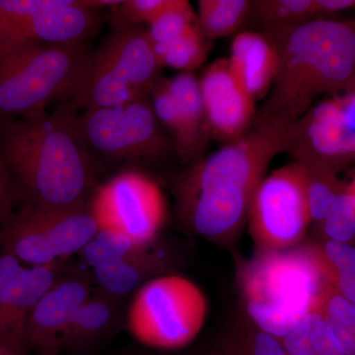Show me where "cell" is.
Instances as JSON below:
<instances>
[{
	"label": "cell",
	"instance_id": "1",
	"mask_svg": "<svg viewBox=\"0 0 355 355\" xmlns=\"http://www.w3.org/2000/svg\"><path fill=\"white\" fill-rule=\"evenodd\" d=\"M287 130L253 125L241 139L193 163L177 181L180 218L212 241L235 237L272 159L286 153Z\"/></svg>",
	"mask_w": 355,
	"mask_h": 355
},
{
	"label": "cell",
	"instance_id": "2",
	"mask_svg": "<svg viewBox=\"0 0 355 355\" xmlns=\"http://www.w3.org/2000/svg\"><path fill=\"white\" fill-rule=\"evenodd\" d=\"M76 116L62 105L53 113L0 125V156L26 203L76 209L90 202L98 188L94 158Z\"/></svg>",
	"mask_w": 355,
	"mask_h": 355
},
{
	"label": "cell",
	"instance_id": "3",
	"mask_svg": "<svg viewBox=\"0 0 355 355\" xmlns=\"http://www.w3.org/2000/svg\"><path fill=\"white\" fill-rule=\"evenodd\" d=\"M277 53L272 88L254 125L291 128L322 95L355 86V19L317 18L265 35Z\"/></svg>",
	"mask_w": 355,
	"mask_h": 355
},
{
	"label": "cell",
	"instance_id": "4",
	"mask_svg": "<svg viewBox=\"0 0 355 355\" xmlns=\"http://www.w3.org/2000/svg\"><path fill=\"white\" fill-rule=\"evenodd\" d=\"M238 286L249 321L282 338L311 313L322 310L331 286L321 243L258 251L243 261Z\"/></svg>",
	"mask_w": 355,
	"mask_h": 355
},
{
	"label": "cell",
	"instance_id": "5",
	"mask_svg": "<svg viewBox=\"0 0 355 355\" xmlns=\"http://www.w3.org/2000/svg\"><path fill=\"white\" fill-rule=\"evenodd\" d=\"M90 53L86 44H44L0 60V125L69 101Z\"/></svg>",
	"mask_w": 355,
	"mask_h": 355
},
{
	"label": "cell",
	"instance_id": "6",
	"mask_svg": "<svg viewBox=\"0 0 355 355\" xmlns=\"http://www.w3.org/2000/svg\"><path fill=\"white\" fill-rule=\"evenodd\" d=\"M161 69L146 31L119 28L90 53L80 83L64 105L78 114L135 101L149 95Z\"/></svg>",
	"mask_w": 355,
	"mask_h": 355
},
{
	"label": "cell",
	"instance_id": "7",
	"mask_svg": "<svg viewBox=\"0 0 355 355\" xmlns=\"http://www.w3.org/2000/svg\"><path fill=\"white\" fill-rule=\"evenodd\" d=\"M209 302L200 287L182 275H162L135 293L128 329L142 345L174 350L190 345L207 320Z\"/></svg>",
	"mask_w": 355,
	"mask_h": 355
},
{
	"label": "cell",
	"instance_id": "8",
	"mask_svg": "<svg viewBox=\"0 0 355 355\" xmlns=\"http://www.w3.org/2000/svg\"><path fill=\"white\" fill-rule=\"evenodd\" d=\"M76 123L92 157L150 164L164 158L171 149L149 95L121 106L85 110L76 114Z\"/></svg>",
	"mask_w": 355,
	"mask_h": 355
},
{
	"label": "cell",
	"instance_id": "9",
	"mask_svg": "<svg viewBox=\"0 0 355 355\" xmlns=\"http://www.w3.org/2000/svg\"><path fill=\"white\" fill-rule=\"evenodd\" d=\"M97 232L88 205L53 209L26 203L10 221L0 225V253L23 265H55L79 253Z\"/></svg>",
	"mask_w": 355,
	"mask_h": 355
},
{
	"label": "cell",
	"instance_id": "10",
	"mask_svg": "<svg viewBox=\"0 0 355 355\" xmlns=\"http://www.w3.org/2000/svg\"><path fill=\"white\" fill-rule=\"evenodd\" d=\"M116 0H24L0 18V60L44 44H86L101 24L100 9Z\"/></svg>",
	"mask_w": 355,
	"mask_h": 355
},
{
	"label": "cell",
	"instance_id": "11",
	"mask_svg": "<svg viewBox=\"0 0 355 355\" xmlns=\"http://www.w3.org/2000/svg\"><path fill=\"white\" fill-rule=\"evenodd\" d=\"M88 207L98 230L125 236L139 249L153 246L167 218L162 191L137 171L121 173L98 186Z\"/></svg>",
	"mask_w": 355,
	"mask_h": 355
},
{
	"label": "cell",
	"instance_id": "12",
	"mask_svg": "<svg viewBox=\"0 0 355 355\" xmlns=\"http://www.w3.org/2000/svg\"><path fill=\"white\" fill-rule=\"evenodd\" d=\"M311 222L302 166L292 161L263 178L247 220L256 250L297 246L305 241Z\"/></svg>",
	"mask_w": 355,
	"mask_h": 355
},
{
	"label": "cell",
	"instance_id": "13",
	"mask_svg": "<svg viewBox=\"0 0 355 355\" xmlns=\"http://www.w3.org/2000/svg\"><path fill=\"white\" fill-rule=\"evenodd\" d=\"M24 266L0 253V345L29 355L26 327L33 308L60 273V266Z\"/></svg>",
	"mask_w": 355,
	"mask_h": 355
},
{
	"label": "cell",
	"instance_id": "14",
	"mask_svg": "<svg viewBox=\"0 0 355 355\" xmlns=\"http://www.w3.org/2000/svg\"><path fill=\"white\" fill-rule=\"evenodd\" d=\"M286 153L297 164L324 165L338 174L355 163V137L343 127L338 97L314 105L288 128Z\"/></svg>",
	"mask_w": 355,
	"mask_h": 355
},
{
	"label": "cell",
	"instance_id": "15",
	"mask_svg": "<svg viewBox=\"0 0 355 355\" xmlns=\"http://www.w3.org/2000/svg\"><path fill=\"white\" fill-rule=\"evenodd\" d=\"M200 87L210 137L230 144L251 130L256 102L236 78L228 58H218L207 67Z\"/></svg>",
	"mask_w": 355,
	"mask_h": 355
},
{
	"label": "cell",
	"instance_id": "16",
	"mask_svg": "<svg viewBox=\"0 0 355 355\" xmlns=\"http://www.w3.org/2000/svg\"><path fill=\"white\" fill-rule=\"evenodd\" d=\"M92 279L84 273L60 275L33 308L26 327L30 350L60 349V338L78 308L93 293Z\"/></svg>",
	"mask_w": 355,
	"mask_h": 355
},
{
	"label": "cell",
	"instance_id": "17",
	"mask_svg": "<svg viewBox=\"0 0 355 355\" xmlns=\"http://www.w3.org/2000/svg\"><path fill=\"white\" fill-rule=\"evenodd\" d=\"M228 62L254 102L268 96L277 69V49L272 40L253 30L238 33L231 44Z\"/></svg>",
	"mask_w": 355,
	"mask_h": 355
},
{
	"label": "cell",
	"instance_id": "18",
	"mask_svg": "<svg viewBox=\"0 0 355 355\" xmlns=\"http://www.w3.org/2000/svg\"><path fill=\"white\" fill-rule=\"evenodd\" d=\"M167 256L160 251L137 249L112 265L93 270V280L100 291L112 297H121L139 289L148 280L164 275Z\"/></svg>",
	"mask_w": 355,
	"mask_h": 355
},
{
	"label": "cell",
	"instance_id": "19",
	"mask_svg": "<svg viewBox=\"0 0 355 355\" xmlns=\"http://www.w3.org/2000/svg\"><path fill=\"white\" fill-rule=\"evenodd\" d=\"M149 98L159 123L172 135L179 157L193 164L200 161L202 155L191 139L179 105L170 91L168 79L158 78L149 90Z\"/></svg>",
	"mask_w": 355,
	"mask_h": 355
},
{
	"label": "cell",
	"instance_id": "20",
	"mask_svg": "<svg viewBox=\"0 0 355 355\" xmlns=\"http://www.w3.org/2000/svg\"><path fill=\"white\" fill-rule=\"evenodd\" d=\"M317 19L315 0H254L249 21H253L263 35L291 29L307 21Z\"/></svg>",
	"mask_w": 355,
	"mask_h": 355
},
{
	"label": "cell",
	"instance_id": "21",
	"mask_svg": "<svg viewBox=\"0 0 355 355\" xmlns=\"http://www.w3.org/2000/svg\"><path fill=\"white\" fill-rule=\"evenodd\" d=\"M279 340L288 355H345L322 310L311 313Z\"/></svg>",
	"mask_w": 355,
	"mask_h": 355
},
{
	"label": "cell",
	"instance_id": "22",
	"mask_svg": "<svg viewBox=\"0 0 355 355\" xmlns=\"http://www.w3.org/2000/svg\"><path fill=\"white\" fill-rule=\"evenodd\" d=\"M168 85L179 105L191 139L202 155L210 133L205 118L200 80L193 72H181L174 78L168 79Z\"/></svg>",
	"mask_w": 355,
	"mask_h": 355
},
{
	"label": "cell",
	"instance_id": "23",
	"mask_svg": "<svg viewBox=\"0 0 355 355\" xmlns=\"http://www.w3.org/2000/svg\"><path fill=\"white\" fill-rule=\"evenodd\" d=\"M114 298L104 292H93L72 316L62 338L60 345L86 343L108 328L114 314Z\"/></svg>",
	"mask_w": 355,
	"mask_h": 355
},
{
	"label": "cell",
	"instance_id": "24",
	"mask_svg": "<svg viewBox=\"0 0 355 355\" xmlns=\"http://www.w3.org/2000/svg\"><path fill=\"white\" fill-rule=\"evenodd\" d=\"M250 0H200L198 25L205 38H225L246 24L251 10Z\"/></svg>",
	"mask_w": 355,
	"mask_h": 355
},
{
	"label": "cell",
	"instance_id": "25",
	"mask_svg": "<svg viewBox=\"0 0 355 355\" xmlns=\"http://www.w3.org/2000/svg\"><path fill=\"white\" fill-rule=\"evenodd\" d=\"M209 50L210 41L205 38L198 21L172 43L155 51V55L162 67L193 72L205 62Z\"/></svg>",
	"mask_w": 355,
	"mask_h": 355
},
{
	"label": "cell",
	"instance_id": "26",
	"mask_svg": "<svg viewBox=\"0 0 355 355\" xmlns=\"http://www.w3.org/2000/svg\"><path fill=\"white\" fill-rule=\"evenodd\" d=\"M299 165L304 170L306 198L311 221L318 225L347 184L338 179V173L327 166L315 163Z\"/></svg>",
	"mask_w": 355,
	"mask_h": 355
},
{
	"label": "cell",
	"instance_id": "27",
	"mask_svg": "<svg viewBox=\"0 0 355 355\" xmlns=\"http://www.w3.org/2000/svg\"><path fill=\"white\" fill-rule=\"evenodd\" d=\"M331 286L338 295L355 306V246L324 240L321 243Z\"/></svg>",
	"mask_w": 355,
	"mask_h": 355
},
{
	"label": "cell",
	"instance_id": "28",
	"mask_svg": "<svg viewBox=\"0 0 355 355\" xmlns=\"http://www.w3.org/2000/svg\"><path fill=\"white\" fill-rule=\"evenodd\" d=\"M197 22L198 17L188 1L173 0L171 6L149 24V30L146 31L154 51L172 43L187 28Z\"/></svg>",
	"mask_w": 355,
	"mask_h": 355
},
{
	"label": "cell",
	"instance_id": "29",
	"mask_svg": "<svg viewBox=\"0 0 355 355\" xmlns=\"http://www.w3.org/2000/svg\"><path fill=\"white\" fill-rule=\"evenodd\" d=\"M137 249L139 248L125 236L109 230H98L79 254L83 263L94 270L112 265Z\"/></svg>",
	"mask_w": 355,
	"mask_h": 355
},
{
	"label": "cell",
	"instance_id": "30",
	"mask_svg": "<svg viewBox=\"0 0 355 355\" xmlns=\"http://www.w3.org/2000/svg\"><path fill=\"white\" fill-rule=\"evenodd\" d=\"M318 226L326 240L355 244L354 202L347 187L336 196L326 216Z\"/></svg>",
	"mask_w": 355,
	"mask_h": 355
},
{
	"label": "cell",
	"instance_id": "31",
	"mask_svg": "<svg viewBox=\"0 0 355 355\" xmlns=\"http://www.w3.org/2000/svg\"><path fill=\"white\" fill-rule=\"evenodd\" d=\"M322 312L338 338L343 354L355 355V306L331 291L324 298Z\"/></svg>",
	"mask_w": 355,
	"mask_h": 355
},
{
	"label": "cell",
	"instance_id": "32",
	"mask_svg": "<svg viewBox=\"0 0 355 355\" xmlns=\"http://www.w3.org/2000/svg\"><path fill=\"white\" fill-rule=\"evenodd\" d=\"M225 355H288L279 338L250 323L226 343Z\"/></svg>",
	"mask_w": 355,
	"mask_h": 355
},
{
	"label": "cell",
	"instance_id": "33",
	"mask_svg": "<svg viewBox=\"0 0 355 355\" xmlns=\"http://www.w3.org/2000/svg\"><path fill=\"white\" fill-rule=\"evenodd\" d=\"M173 0H125L118 6V12L123 20L130 26L147 23L150 24L153 20L164 12L171 6Z\"/></svg>",
	"mask_w": 355,
	"mask_h": 355
},
{
	"label": "cell",
	"instance_id": "34",
	"mask_svg": "<svg viewBox=\"0 0 355 355\" xmlns=\"http://www.w3.org/2000/svg\"><path fill=\"white\" fill-rule=\"evenodd\" d=\"M20 200V191L12 175L0 156V225L13 218Z\"/></svg>",
	"mask_w": 355,
	"mask_h": 355
},
{
	"label": "cell",
	"instance_id": "35",
	"mask_svg": "<svg viewBox=\"0 0 355 355\" xmlns=\"http://www.w3.org/2000/svg\"><path fill=\"white\" fill-rule=\"evenodd\" d=\"M338 102L343 127L355 137V86L343 96H338Z\"/></svg>",
	"mask_w": 355,
	"mask_h": 355
},
{
	"label": "cell",
	"instance_id": "36",
	"mask_svg": "<svg viewBox=\"0 0 355 355\" xmlns=\"http://www.w3.org/2000/svg\"><path fill=\"white\" fill-rule=\"evenodd\" d=\"M316 18H331L343 11L355 8V0H315Z\"/></svg>",
	"mask_w": 355,
	"mask_h": 355
},
{
	"label": "cell",
	"instance_id": "37",
	"mask_svg": "<svg viewBox=\"0 0 355 355\" xmlns=\"http://www.w3.org/2000/svg\"><path fill=\"white\" fill-rule=\"evenodd\" d=\"M347 191H349L350 195H352V198H354V207H355V175L354 178H352V181H350L349 184H347Z\"/></svg>",
	"mask_w": 355,
	"mask_h": 355
},
{
	"label": "cell",
	"instance_id": "38",
	"mask_svg": "<svg viewBox=\"0 0 355 355\" xmlns=\"http://www.w3.org/2000/svg\"><path fill=\"white\" fill-rule=\"evenodd\" d=\"M33 355H58L57 350H36V354Z\"/></svg>",
	"mask_w": 355,
	"mask_h": 355
},
{
	"label": "cell",
	"instance_id": "39",
	"mask_svg": "<svg viewBox=\"0 0 355 355\" xmlns=\"http://www.w3.org/2000/svg\"><path fill=\"white\" fill-rule=\"evenodd\" d=\"M12 352V350L6 349V347H2V345H0V355H8L9 352Z\"/></svg>",
	"mask_w": 355,
	"mask_h": 355
},
{
	"label": "cell",
	"instance_id": "40",
	"mask_svg": "<svg viewBox=\"0 0 355 355\" xmlns=\"http://www.w3.org/2000/svg\"><path fill=\"white\" fill-rule=\"evenodd\" d=\"M8 355H18V354H15V352H9Z\"/></svg>",
	"mask_w": 355,
	"mask_h": 355
},
{
	"label": "cell",
	"instance_id": "41",
	"mask_svg": "<svg viewBox=\"0 0 355 355\" xmlns=\"http://www.w3.org/2000/svg\"><path fill=\"white\" fill-rule=\"evenodd\" d=\"M214 355H220V354H214ZM222 355H225V354H222Z\"/></svg>",
	"mask_w": 355,
	"mask_h": 355
}]
</instances>
